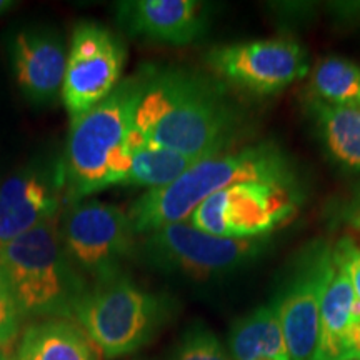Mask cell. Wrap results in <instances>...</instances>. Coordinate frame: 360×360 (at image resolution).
<instances>
[{
    "instance_id": "obj_1",
    "label": "cell",
    "mask_w": 360,
    "mask_h": 360,
    "mask_svg": "<svg viewBox=\"0 0 360 360\" xmlns=\"http://www.w3.org/2000/svg\"><path fill=\"white\" fill-rule=\"evenodd\" d=\"M244 129V114L222 82L184 69H146L135 130L147 143L192 159L229 150Z\"/></svg>"
},
{
    "instance_id": "obj_2",
    "label": "cell",
    "mask_w": 360,
    "mask_h": 360,
    "mask_svg": "<svg viewBox=\"0 0 360 360\" xmlns=\"http://www.w3.org/2000/svg\"><path fill=\"white\" fill-rule=\"evenodd\" d=\"M242 182L300 186L294 160L276 142H259L238 150L197 160L169 186L150 188L129 210L135 233L191 219L202 202Z\"/></svg>"
},
{
    "instance_id": "obj_3",
    "label": "cell",
    "mask_w": 360,
    "mask_h": 360,
    "mask_svg": "<svg viewBox=\"0 0 360 360\" xmlns=\"http://www.w3.org/2000/svg\"><path fill=\"white\" fill-rule=\"evenodd\" d=\"M146 90V70L119 84L109 97L72 119L64 174L74 197L124 184L132 160L135 112Z\"/></svg>"
},
{
    "instance_id": "obj_4",
    "label": "cell",
    "mask_w": 360,
    "mask_h": 360,
    "mask_svg": "<svg viewBox=\"0 0 360 360\" xmlns=\"http://www.w3.org/2000/svg\"><path fill=\"white\" fill-rule=\"evenodd\" d=\"M0 269L22 317H70L82 297L60 245L57 214L0 249Z\"/></svg>"
},
{
    "instance_id": "obj_5",
    "label": "cell",
    "mask_w": 360,
    "mask_h": 360,
    "mask_svg": "<svg viewBox=\"0 0 360 360\" xmlns=\"http://www.w3.org/2000/svg\"><path fill=\"white\" fill-rule=\"evenodd\" d=\"M72 315L98 352L114 360L137 352L154 339L167 310L160 297L117 278L82 294Z\"/></svg>"
},
{
    "instance_id": "obj_6",
    "label": "cell",
    "mask_w": 360,
    "mask_h": 360,
    "mask_svg": "<svg viewBox=\"0 0 360 360\" xmlns=\"http://www.w3.org/2000/svg\"><path fill=\"white\" fill-rule=\"evenodd\" d=\"M302 199L300 186L242 182L202 202L188 224L215 237L262 238L294 217Z\"/></svg>"
},
{
    "instance_id": "obj_7",
    "label": "cell",
    "mask_w": 360,
    "mask_h": 360,
    "mask_svg": "<svg viewBox=\"0 0 360 360\" xmlns=\"http://www.w3.org/2000/svg\"><path fill=\"white\" fill-rule=\"evenodd\" d=\"M269 249L267 237L224 238L187 222L162 225L146 233L143 254L155 267L193 281H212L249 267Z\"/></svg>"
},
{
    "instance_id": "obj_8",
    "label": "cell",
    "mask_w": 360,
    "mask_h": 360,
    "mask_svg": "<svg viewBox=\"0 0 360 360\" xmlns=\"http://www.w3.org/2000/svg\"><path fill=\"white\" fill-rule=\"evenodd\" d=\"M334 260V244L314 240L297 255L276 297L289 360H319L321 304Z\"/></svg>"
},
{
    "instance_id": "obj_9",
    "label": "cell",
    "mask_w": 360,
    "mask_h": 360,
    "mask_svg": "<svg viewBox=\"0 0 360 360\" xmlns=\"http://www.w3.org/2000/svg\"><path fill=\"white\" fill-rule=\"evenodd\" d=\"M207 64L219 77L257 96L282 92L309 74V52L292 39L250 40L215 47Z\"/></svg>"
},
{
    "instance_id": "obj_10",
    "label": "cell",
    "mask_w": 360,
    "mask_h": 360,
    "mask_svg": "<svg viewBox=\"0 0 360 360\" xmlns=\"http://www.w3.org/2000/svg\"><path fill=\"white\" fill-rule=\"evenodd\" d=\"M124 62V45L110 30L90 22L77 25L62 85V101L72 119H77L114 92Z\"/></svg>"
},
{
    "instance_id": "obj_11",
    "label": "cell",
    "mask_w": 360,
    "mask_h": 360,
    "mask_svg": "<svg viewBox=\"0 0 360 360\" xmlns=\"http://www.w3.org/2000/svg\"><path fill=\"white\" fill-rule=\"evenodd\" d=\"M132 222L119 207L90 202L72 209L64 220L67 250L84 267L109 270L132 247Z\"/></svg>"
},
{
    "instance_id": "obj_12",
    "label": "cell",
    "mask_w": 360,
    "mask_h": 360,
    "mask_svg": "<svg viewBox=\"0 0 360 360\" xmlns=\"http://www.w3.org/2000/svg\"><path fill=\"white\" fill-rule=\"evenodd\" d=\"M319 360H360V300L335 254L321 304Z\"/></svg>"
},
{
    "instance_id": "obj_13",
    "label": "cell",
    "mask_w": 360,
    "mask_h": 360,
    "mask_svg": "<svg viewBox=\"0 0 360 360\" xmlns=\"http://www.w3.org/2000/svg\"><path fill=\"white\" fill-rule=\"evenodd\" d=\"M124 20L135 35L172 45H186L204 34V4L195 0H137L124 4Z\"/></svg>"
},
{
    "instance_id": "obj_14",
    "label": "cell",
    "mask_w": 360,
    "mask_h": 360,
    "mask_svg": "<svg viewBox=\"0 0 360 360\" xmlns=\"http://www.w3.org/2000/svg\"><path fill=\"white\" fill-rule=\"evenodd\" d=\"M17 82L29 98L47 102L62 90L67 56L52 35L22 32L13 44Z\"/></svg>"
},
{
    "instance_id": "obj_15",
    "label": "cell",
    "mask_w": 360,
    "mask_h": 360,
    "mask_svg": "<svg viewBox=\"0 0 360 360\" xmlns=\"http://www.w3.org/2000/svg\"><path fill=\"white\" fill-rule=\"evenodd\" d=\"M56 195L35 175H17L0 186V249L57 214Z\"/></svg>"
},
{
    "instance_id": "obj_16",
    "label": "cell",
    "mask_w": 360,
    "mask_h": 360,
    "mask_svg": "<svg viewBox=\"0 0 360 360\" xmlns=\"http://www.w3.org/2000/svg\"><path fill=\"white\" fill-rule=\"evenodd\" d=\"M98 354L77 323L65 319H49L24 332L15 360H101Z\"/></svg>"
},
{
    "instance_id": "obj_17",
    "label": "cell",
    "mask_w": 360,
    "mask_h": 360,
    "mask_svg": "<svg viewBox=\"0 0 360 360\" xmlns=\"http://www.w3.org/2000/svg\"><path fill=\"white\" fill-rule=\"evenodd\" d=\"M227 344L233 360H289L276 300L233 322Z\"/></svg>"
},
{
    "instance_id": "obj_18",
    "label": "cell",
    "mask_w": 360,
    "mask_h": 360,
    "mask_svg": "<svg viewBox=\"0 0 360 360\" xmlns=\"http://www.w3.org/2000/svg\"><path fill=\"white\" fill-rule=\"evenodd\" d=\"M307 109L330 159L345 172L360 174V107L328 105L310 97Z\"/></svg>"
},
{
    "instance_id": "obj_19",
    "label": "cell",
    "mask_w": 360,
    "mask_h": 360,
    "mask_svg": "<svg viewBox=\"0 0 360 360\" xmlns=\"http://www.w3.org/2000/svg\"><path fill=\"white\" fill-rule=\"evenodd\" d=\"M197 160L200 159H192L167 148L150 146L135 130L132 160L122 186L148 187V191L165 187L192 167Z\"/></svg>"
},
{
    "instance_id": "obj_20",
    "label": "cell",
    "mask_w": 360,
    "mask_h": 360,
    "mask_svg": "<svg viewBox=\"0 0 360 360\" xmlns=\"http://www.w3.org/2000/svg\"><path fill=\"white\" fill-rule=\"evenodd\" d=\"M312 98L328 105L360 107V65L344 57H327L310 79Z\"/></svg>"
},
{
    "instance_id": "obj_21",
    "label": "cell",
    "mask_w": 360,
    "mask_h": 360,
    "mask_svg": "<svg viewBox=\"0 0 360 360\" xmlns=\"http://www.w3.org/2000/svg\"><path fill=\"white\" fill-rule=\"evenodd\" d=\"M169 360H233L219 337L204 323H193L184 332Z\"/></svg>"
},
{
    "instance_id": "obj_22",
    "label": "cell",
    "mask_w": 360,
    "mask_h": 360,
    "mask_svg": "<svg viewBox=\"0 0 360 360\" xmlns=\"http://www.w3.org/2000/svg\"><path fill=\"white\" fill-rule=\"evenodd\" d=\"M22 319L24 317L20 314L11 283L4 270L0 269V357L2 359H7L15 344Z\"/></svg>"
},
{
    "instance_id": "obj_23",
    "label": "cell",
    "mask_w": 360,
    "mask_h": 360,
    "mask_svg": "<svg viewBox=\"0 0 360 360\" xmlns=\"http://www.w3.org/2000/svg\"><path fill=\"white\" fill-rule=\"evenodd\" d=\"M334 254L347 272L355 294L360 300V245L350 237H344L334 244Z\"/></svg>"
},
{
    "instance_id": "obj_24",
    "label": "cell",
    "mask_w": 360,
    "mask_h": 360,
    "mask_svg": "<svg viewBox=\"0 0 360 360\" xmlns=\"http://www.w3.org/2000/svg\"><path fill=\"white\" fill-rule=\"evenodd\" d=\"M335 220L360 232V184L337 204Z\"/></svg>"
},
{
    "instance_id": "obj_25",
    "label": "cell",
    "mask_w": 360,
    "mask_h": 360,
    "mask_svg": "<svg viewBox=\"0 0 360 360\" xmlns=\"http://www.w3.org/2000/svg\"><path fill=\"white\" fill-rule=\"evenodd\" d=\"M330 8L342 20H360V2H335Z\"/></svg>"
},
{
    "instance_id": "obj_26",
    "label": "cell",
    "mask_w": 360,
    "mask_h": 360,
    "mask_svg": "<svg viewBox=\"0 0 360 360\" xmlns=\"http://www.w3.org/2000/svg\"><path fill=\"white\" fill-rule=\"evenodd\" d=\"M13 6L11 0H0V13H4L6 11H8Z\"/></svg>"
},
{
    "instance_id": "obj_27",
    "label": "cell",
    "mask_w": 360,
    "mask_h": 360,
    "mask_svg": "<svg viewBox=\"0 0 360 360\" xmlns=\"http://www.w3.org/2000/svg\"><path fill=\"white\" fill-rule=\"evenodd\" d=\"M134 360H146V359H134Z\"/></svg>"
}]
</instances>
